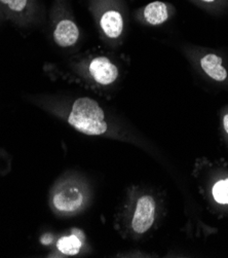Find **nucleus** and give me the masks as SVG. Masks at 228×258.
I'll use <instances>...</instances> for the list:
<instances>
[{
    "instance_id": "nucleus-1",
    "label": "nucleus",
    "mask_w": 228,
    "mask_h": 258,
    "mask_svg": "<svg viewBox=\"0 0 228 258\" xmlns=\"http://www.w3.org/2000/svg\"><path fill=\"white\" fill-rule=\"evenodd\" d=\"M104 116V112L98 102L85 97L73 103L68 122L86 135L98 136L107 131V123Z\"/></svg>"
},
{
    "instance_id": "nucleus-2",
    "label": "nucleus",
    "mask_w": 228,
    "mask_h": 258,
    "mask_svg": "<svg viewBox=\"0 0 228 258\" xmlns=\"http://www.w3.org/2000/svg\"><path fill=\"white\" fill-rule=\"evenodd\" d=\"M84 194L82 189L72 182L60 184L53 192L52 205L56 212L70 214L78 211L84 205Z\"/></svg>"
},
{
    "instance_id": "nucleus-3",
    "label": "nucleus",
    "mask_w": 228,
    "mask_h": 258,
    "mask_svg": "<svg viewBox=\"0 0 228 258\" xmlns=\"http://www.w3.org/2000/svg\"><path fill=\"white\" fill-rule=\"evenodd\" d=\"M156 219V202L150 196L141 197L136 206L132 219V227L137 234H144L154 224Z\"/></svg>"
},
{
    "instance_id": "nucleus-4",
    "label": "nucleus",
    "mask_w": 228,
    "mask_h": 258,
    "mask_svg": "<svg viewBox=\"0 0 228 258\" xmlns=\"http://www.w3.org/2000/svg\"><path fill=\"white\" fill-rule=\"evenodd\" d=\"M90 71L95 81L104 86L114 83L118 76L117 67L106 57L94 59L90 65Z\"/></svg>"
},
{
    "instance_id": "nucleus-5",
    "label": "nucleus",
    "mask_w": 228,
    "mask_h": 258,
    "mask_svg": "<svg viewBox=\"0 0 228 258\" xmlns=\"http://www.w3.org/2000/svg\"><path fill=\"white\" fill-rule=\"evenodd\" d=\"M55 41L58 45L67 47L73 45L80 37V31L76 26L70 20L61 21L56 27L54 33Z\"/></svg>"
},
{
    "instance_id": "nucleus-6",
    "label": "nucleus",
    "mask_w": 228,
    "mask_h": 258,
    "mask_svg": "<svg viewBox=\"0 0 228 258\" xmlns=\"http://www.w3.org/2000/svg\"><path fill=\"white\" fill-rule=\"evenodd\" d=\"M101 27L104 33L110 38L118 37L123 29L122 17L118 12L109 11L101 19Z\"/></svg>"
},
{
    "instance_id": "nucleus-7",
    "label": "nucleus",
    "mask_w": 228,
    "mask_h": 258,
    "mask_svg": "<svg viewBox=\"0 0 228 258\" xmlns=\"http://www.w3.org/2000/svg\"><path fill=\"white\" fill-rule=\"evenodd\" d=\"M201 68L210 77L217 82H223L226 80L227 72L222 67V59L214 54L207 55L200 61Z\"/></svg>"
},
{
    "instance_id": "nucleus-8",
    "label": "nucleus",
    "mask_w": 228,
    "mask_h": 258,
    "mask_svg": "<svg viewBox=\"0 0 228 258\" xmlns=\"http://www.w3.org/2000/svg\"><path fill=\"white\" fill-rule=\"evenodd\" d=\"M84 234L81 230L74 229L72 235L63 237L58 242V250L65 255H76L79 254L84 245Z\"/></svg>"
},
{
    "instance_id": "nucleus-9",
    "label": "nucleus",
    "mask_w": 228,
    "mask_h": 258,
    "mask_svg": "<svg viewBox=\"0 0 228 258\" xmlns=\"http://www.w3.org/2000/svg\"><path fill=\"white\" fill-rule=\"evenodd\" d=\"M144 16L150 25H160L168 20L167 6L161 2H155L145 8Z\"/></svg>"
},
{
    "instance_id": "nucleus-10",
    "label": "nucleus",
    "mask_w": 228,
    "mask_h": 258,
    "mask_svg": "<svg viewBox=\"0 0 228 258\" xmlns=\"http://www.w3.org/2000/svg\"><path fill=\"white\" fill-rule=\"evenodd\" d=\"M213 196L219 204H228V179L220 180L214 185Z\"/></svg>"
},
{
    "instance_id": "nucleus-11",
    "label": "nucleus",
    "mask_w": 228,
    "mask_h": 258,
    "mask_svg": "<svg viewBox=\"0 0 228 258\" xmlns=\"http://www.w3.org/2000/svg\"><path fill=\"white\" fill-rule=\"evenodd\" d=\"M3 4L8 5L11 10L16 12H21L27 5V0H0Z\"/></svg>"
},
{
    "instance_id": "nucleus-12",
    "label": "nucleus",
    "mask_w": 228,
    "mask_h": 258,
    "mask_svg": "<svg viewBox=\"0 0 228 258\" xmlns=\"http://www.w3.org/2000/svg\"><path fill=\"white\" fill-rule=\"evenodd\" d=\"M223 125H224V128H225L226 133L228 134V114H226V115L224 116V119H223Z\"/></svg>"
},
{
    "instance_id": "nucleus-13",
    "label": "nucleus",
    "mask_w": 228,
    "mask_h": 258,
    "mask_svg": "<svg viewBox=\"0 0 228 258\" xmlns=\"http://www.w3.org/2000/svg\"><path fill=\"white\" fill-rule=\"evenodd\" d=\"M202 2H206V3H212L214 0H202Z\"/></svg>"
}]
</instances>
